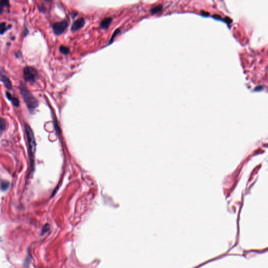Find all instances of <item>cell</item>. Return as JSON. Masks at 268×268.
Returning a JSON list of instances; mask_svg holds the SVG:
<instances>
[{
	"instance_id": "cell-1",
	"label": "cell",
	"mask_w": 268,
	"mask_h": 268,
	"mask_svg": "<svg viewBox=\"0 0 268 268\" xmlns=\"http://www.w3.org/2000/svg\"><path fill=\"white\" fill-rule=\"evenodd\" d=\"M21 94L27 108L31 111H34L38 106V101L27 88L23 84L20 86Z\"/></svg>"
},
{
	"instance_id": "cell-2",
	"label": "cell",
	"mask_w": 268,
	"mask_h": 268,
	"mask_svg": "<svg viewBox=\"0 0 268 268\" xmlns=\"http://www.w3.org/2000/svg\"><path fill=\"white\" fill-rule=\"evenodd\" d=\"M25 131L27 136L28 145L29 147V156L31 162H33L34 155L36 151V141L34 133L31 127L28 124H25Z\"/></svg>"
},
{
	"instance_id": "cell-3",
	"label": "cell",
	"mask_w": 268,
	"mask_h": 268,
	"mask_svg": "<svg viewBox=\"0 0 268 268\" xmlns=\"http://www.w3.org/2000/svg\"><path fill=\"white\" fill-rule=\"evenodd\" d=\"M24 78L26 82L34 83L38 79V74L36 70L31 67H25L23 71Z\"/></svg>"
},
{
	"instance_id": "cell-4",
	"label": "cell",
	"mask_w": 268,
	"mask_h": 268,
	"mask_svg": "<svg viewBox=\"0 0 268 268\" xmlns=\"http://www.w3.org/2000/svg\"><path fill=\"white\" fill-rule=\"evenodd\" d=\"M68 26V23L66 21H63L55 23L52 26L53 30L57 35L62 34Z\"/></svg>"
},
{
	"instance_id": "cell-5",
	"label": "cell",
	"mask_w": 268,
	"mask_h": 268,
	"mask_svg": "<svg viewBox=\"0 0 268 268\" xmlns=\"http://www.w3.org/2000/svg\"><path fill=\"white\" fill-rule=\"evenodd\" d=\"M0 81L3 83L4 86L9 90H11L12 88V82L2 68H0Z\"/></svg>"
},
{
	"instance_id": "cell-6",
	"label": "cell",
	"mask_w": 268,
	"mask_h": 268,
	"mask_svg": "<svg viewBox=\"0 0 268 268\" xmlns=\"http://www.w3.org/2000/svg\"><path fill=\"white\" fill-rule=\"evenodd\" d=\"M85 25V21L83 19V18H81L78 20L75 21L71 26V31L74 32L75 31H77L79 30V29H81Z\"/></svg>"
},
{
	"instance_id": "cell-7",
	"label": "cell",
	"mask_w": 268,
	"mask_h": 268,
	"mask_svg": "<svg viewBox=\"0 0 268 268\" xmlns=\"http://www.w3.org/2000/svg\"><path fill=\"white\" fill-rule=\"evenodd\" d=\"M112 22V19L111 17H107L103 19L100 23V26L103 29H108Z\"/></svg>"
},
{
	"instance_id": "cell-8",
	"label": "cell",
	"mask_w": 268,
	"mask_h": 268,
	"mask_svg": "<svg viewBox=\"0 0 268 268\" xmlns=\"http://www.w3.org/2000/svg\"><path fill=\"white\" fill-rule=\"evenodd\" d=\"M9 2L8 1H4V0L0 1V14L2 13L5 7H9Z\"/></svg>"
},
{
	"instance_id": "cell-9",
	"label": "cell",
	"mask_w": 268,
	"mask_h": 268,
	"mask_svg": "<svg viewBox=\"0 0 268 268\" xmlns=\"http://www.w3.org/2000/svg\"><path fill=\"white\" fill-rule=\"evenodd\" d=\"M59 50L63 55H67L70 52V49L68 47L64 46H61L59 48Z\"/></svg>"
},
{
	"instance_id": "cell-10",
	"label": "cell",
	"mask_w": 268,
	"mask_h": 268,
	"mask_svg": "<svg viewBox=\"0 0 268 268\" xmlns=\"http://www.w3.org/2000/svg\"><path fill=\"white\" fill-rule=\"evenodd\" d=\"M162 10V6L161 5H159L156 6V7H154L152 8L151 10V12L152 14H156L160 12H161Z\"/></svg>"
},
{
	"instance_id": "cell-11",
	"label": "cell",
	"mask_w": 268,
	"mask_h": 268,
	"mask_svg": "<svg viewBox=\"0 0 268 268\" xmlns=\"http://www.w3.org/2000/svg\"><path fill=\"white\" fill-rule=\"evenodd\" d=\"M7 128V123L5 121L0 117V130L3 131Z\"/></svg>"
},
{
	"instance_id": "cell-12",
	"label": "cell",
	"mask_w": 268,
	"mask_h": 268,
	"mask_svg": "<svg viewBox=\"0 0 268 268\" xmlns=\"http://www.w3.org/2000/svg\"><path fill=\"white\" fill-rule=\"evenodd\" d=\"M8 28H9V27H7L5 23H1L0 24V34H3Z\"/></svg>"
},
{
	"instance_id": "cell-13",
	"label": "cell",
	"mask_w": 268,
	"mask_h": 268,
	"mask_svg": "<svg viewBox=\"0 0 268 268\" xmlns=\"http://www.w3.org/2000/svg\"><path fill=\"white\" fill-rule=\"evenodd\" d=\"M120 32H121V31H120V29H116V30L114 32V33H113V34L112 35V37H111V39H110V40L109 41V44H111L112 43V42L113 41V40H114V38L117 36V35H118L119 34H120Z\"/></svg>"
},
{
	"instance_id": "cell-14",
	"label": "cell",
	"mask_w": 268,
	"mask_h": 268,
	"mask_svg": "<svg viewBox=\"0 0 268 268\" xmlns=\"http://www.w3.org/2000/svg\"><path fill=\"white\" fill-rule=\"evenodd\" d=\"M11 101H12V103H13V104H14V106H15L16 107L19 106L20 102H19V100H18V99L13 97V98H12V99Z\"/></svg>"
},
{
	"instance_id": "cell-15",
	"label": "cell",
	"mask_w": 268,
	"mask_h": 268,
	"mask_svg": "<svg viewBox=\"0 0 268 268\" xmlns=\"http://www.w3.org/2000/svg\"><path fill=\"white\" fill-rule=\"evenodd\" d=\"M9 187V183L8 182H3L2 183V188H3V190H5L7 189Z\"/></svg>"
},
{
	"instance_id": "cell-16",
	"label": "cell",
	"mask_w": 268,
	"mask_h": 268,
	"mask_svg": "<svg viewBox=\"0 0 268 268\" xmlns=\"http://www.w3.org/2000/svg\"><path fill=\"white\" fill-rule=\"evenodd\" d=\"M6 95H7V97L9 100H12V99L13 98V97L12 96V95L10 93H9V92H7V93H6Z\"/></svg>"
},
{
	"instance_id": "cell-17",
	"label": "cell",
	"mask_w": 268,
	"mask_h": 268,
	"mask_svg": "<svg viewBox=\"0 0 268 268\" xmlns=\"http://www.w3.org/2000/svg\"><path fill=\"white\" fill-rule=\"evenodd\" d=\"M224 21L228 23H230L231 22V20L228 17H226L224 19Z\"/></svg>"
},
{
	"instance_id": "cell-18",
	"label": "cell",
	"mask_w": 268,
	"mask_h": 268,
	"mask_svg": "<svg viewBox=\"0 0 268 268\" xmlns=\"http://www.w3.org/2000/svg\"><path fill=\"white\" fill-rule=\"evenodd\" d=\"M213 17L214 18H215V19H221V16H219V15H217V14H215V15H213Z\"/></svg>"
},
{
	"instance_id": "cell-19",
	"label": "cell",
	"mask_w": 268,
	"mask_h": 268,
	"mask_svg": "<svg viewBox=\"0 0 268 268\" xmlns=\"http://www.w3.org/2000/svg\"><path fill=\"white\" fill-rule=\"evenodd\" d=\"M201 13L202 14V15H205V16H207L209 15V13H208V12H201Z\"/></svg>"
},
{
	"instance_id": "cell-20",
	"label": "cell",
	"mask_w": 268,
	"mask_h": 268,
	"mask_svg": "<svg viewBox=\"0 0 268 268\" xmlns=\"http://www.w3.org/2000/svg\"><path fill=\"white\" fill-rule=\"evenodd\" d=\"M2 131L0 130V137H1V134H2Z\"/></svg>"
}]
</instances>
